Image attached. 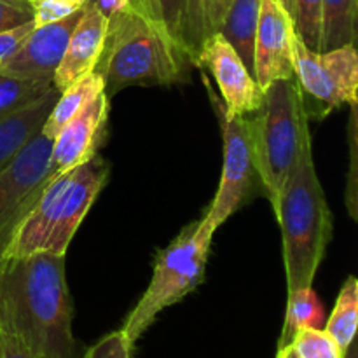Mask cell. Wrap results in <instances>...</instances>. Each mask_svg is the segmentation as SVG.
<instances>
[{
    "label": "cell",
    "instance_id": "cell-1",
    "mask_svg": "<svg viewBox=\"0 0 358 358\" xmlns=\"http://www.w3.org/2000/svg\"><path fill=\"white\" fill-rule=\"evenodd\" d=\"M65 257L37 252L0 261V332L37 358H76Z\"/></svg>",
    "mask_w": 358,
    "mask_h": 358
},
{
    "label": "cell",
    "instance_id": "cell-2",
    "mask_svg": "<svg viewBox=\"0 0 358 358\" xmlns=\"http://www.w3.org/2000/svg\"><path fill=\"white\" fill-rule=\"evenodd\" d=\"M192 65L177 42L133 7L108 17L103 51L94 72L107 96L129 86H166L184 83Z\"/></svg>",
    "mask_w": 358,
    "mask_h": 358
},
{
    "label": "cell",
    "instance_id": "cell-3",
    "mask_svg": "<svg viewBox=\"0 0 358 358\" xmlns=\"http://www.w3.org/2000/svg\"><path fill=\"white\" fill-rule=\"evenodd\" d=\"M108 173L110 166L96 154L73 170L56 175L17 227L3 259L37 252L66 255L84 217L107 184Z\"/></svg>",
    "mask_w": 358,
    "mask_h": 358
},
{
    "label": "cell",
    "instance_id": "cell-4",
    "mask_svg": "<svg viewBox=\"0 0 358 358\" xmlns=\"http://www.w3.org/2000/svg\"><path fill=\"white\" fill-rule=\"evenodd\" d=\"M273 210L282 227L287 289L294 292L313 287L332 240V213L315 170L311 142L301 152Z\"/></svg>",
    "mask_w": 358,
    "mask_h": 358
},
{
    "label": "cell",
    "instance_id": "cell-5",
    "mask_svg": "<svg viewBox=\"0 0 358 358\" xmlns=\"http://www.w3.org/2000/svg\"><path fill=\"white\" fill-rule=\"evenodd\" d=\"M261 187L275 205L311 142L303 90L296 77L280 79L264 90L262 103L247 115Z\"/></svg>",
    "mask_w": 358,
    "mask_h": 358
},
{
    "label": "cell",
    "instance_id": "cell-6",
    "mask_svg": "<svg viewBox=\"0 0 358 358\" xmlns=\"http://www.w3.org/2000/svg\"><path fill=\"white\" fill-rule=\"evenodd\" d=\"M212 238L199 231V220L191 222L164 250L157 254L152 278L142 299L126 318V339L135 345L154 324L157 315L184 299L205 280Z\"/></svg>",
    "mask_w": 358,
    "mask_h": 358
},
{
    "label": "cell",
    "instance_id": "cell-7",
    "mask_svg": "<svg viewBox=\"0 0 358 358\" xmlns=\"http://www.w3.org/2000/svg\"><path fill=\"white\" fill-rule=\"evenodd\" d=\"M203 80L215 107L224 140V164L217 194L210 203L208 212L199 220V231L206 238H213L215 231L250 198L255 185L261 184V180L255 166L247 115L227 114L206 76H203Z\"/></svg>",
    "mask_w": 358,
    "mask_h": 358
},
{
    "label": "cell",
    "instance_id": "cell-8",
    "mask_svg": "<svg viewBox=\"0 0 358 358\" xmlns=\"http://www.w3.org/2000/svg\"><path fill=\"white\" fill-rule=\"evenodd\" d=\"M52 164V140L35 133L10 163L0 171V261L17 227L41 196L42 189L56 177Z\"/></svg>",
    "mask_w": 358,
    "mask_h": 358
},
{
    "label": "cell",
    "instance_id": "cell-9",
    "mask_svg": "<svg viewBox=\"0 0 358 358\" xmlns=\"http://www.w3.org/2000/svg\"><path fill=\"white\" fill-rule=\"evenodd\" d=\"M294 76L301 90L329 108L358 101V49L345 44L313 51L299 35L294 37Z\"/></svg>",
    "mask_w": 358,
    "mask_h": 358
},
{
    "label": "cell",
    "instance_id": "cell-10",
    "mask_svg": "<svg viewBox=\"0 0 358 358\" xmlns=\"http://www.w3.org/2000/svg\"><path fill=\"white\" fill-rule=\"evenodd\" d=\"M198 69H208L212 72L227 114L248 115L261 107L264 91L236 49L220 34L210 35L205 41Z\"/></svg>",
    "mask_w": 358,
    "mask_h": 358
},
{
    "label": "cell",
    "instance_id": "cell-11",
    "mask_svg": "<svg viewBox=\"0 0 358 358\" xmlns=\"http://www.w3.org/2000/svg\"><path fill=\"white\" fill-rule=\"evenodd\" d=\"M296 27L278 0H262L254 44V77L264 91L271 83L294 76Z\"/></svg>",
    "mask_w": 358,
    "mask_h": 358
},
{
    "label": "cell",
    "instance_id": "cell-12",
    "mask_svg": "<svg viewBox=\"0 0 358 358\" xmlns=\"http://www.w3.org/2000/svg\"><path fill=\"white\" fill-rule=\"evenodd\" d=\"M80 13L83 9L70 14L65 20L35 27L0 70L38 83L52 84Z\"/></svg>",
    "mask_w": 358,
    "mask_h": 358
},
{
    "label": "cell",
    "instance_id": "cell-13",
    "mask_svg": "<svg viewBox=\"0 0 358 358\" xmlns=\"http://www.w3.org/2000/svg\"><path fill=\"white\" fill-rule=\"evenodd\" d=\"M108 101L110 98L107 93H100L69 119L52 138V164L56 173L73 170L96 156L107 133Z\"/></svg>",
    "mask_w": 358,
    "mask_h": 358
},
{
    "label": "cell",
    "instance_id": "cell-14",
    "mask_svg": "<svg viewBox=\"0 0 358 358\" xmlns=\"http://www.w3.org/2000/svg\"><path fill=\"white\" fill-rule=\"evenodd\" d=\"M107 27L108 17L98 9L93 0H86L79 21L69 38L62 63L52 79L56 90H66L84 76L94 72V66L103 51Z\"/></svg>",
    "mask_w": 358,
    "mask_h": 358
},
{
    "label": "cell",
    "instance_id": "cell-15",
    "mask_svg": "<svg viewBox=\"0 0 358 358\" xmlns=\"http://www.w3.org/2000/svg\"><path fill=\"white\" fill-rule=\"evenodd\" d=\"M131 7L159 24L198 66L205 44L199 0H133Z\"/></svg>",
    "mask_w": 358,
    "mask_h": 358
},
{
    "label": "cell",
    "instance_id": "cell-16",
    "mask_svg": "<svg viewBox=\"0 0 358 358\" xmlns=\"http://www.w3.org/2000/svg\"><path fill=\"white\" fill-rule=\"evenodd\" d=\"M58 96L59 91L52 87L34 105L0 121V171L10 163V159L35 133L41 131Z\"/></svg>",
    "mask_w": 358,
    "mask_h": 358
},
{
    "label": "cell",
    "instance_id": "cell-17",
    "mask_svg": "<svg viewBox=\"0 0 358 358\" xmlns=\"http://www.w3.org/2000/svg\"><path fill=\"white\" fill-rule=\"evenodd\" d=\"M262 0H233L217 34L222 35L240 55L254 76V44Z\"/></svg>",
    "mask_w": 358,
    "mask_h": 358
},
{
    "label": "cell",
    "instance_id": "cell-18",
    "mask_svg": "<svg viewBox=\"0 0 358 358\" xmlns=\"http://www.w3.org/2000/svg\"><path fill=\"white\" fill-rule=\"evenodd\" d=\"M105 91V83L101 79L100 73L91 72L69 86L66 90L59 91V96L56 100L55 107L49 112L48 119H45L44 126L41 131L44 133L48 138H55L58 135L59 129L63 128L69 119H72L84 105L90 103L93 98Z\"/></svg>",
    "mask_w": 358,
    "mask_h": 358
},
{
    "label": "cell",
    "instance_id": "cell-19",
    "mask_svg": "<svg viewBox=\"0 0 358 358\" xmlns=\"http://www.w3.org/2000/svg\"><path fill=\"white\" fill-rule=\"evenodd\" d=\"M358 0H322L320 51L355 44Z\"/></svg>",
    "mask_w": 358,
    "mask_h": 358
},
{
    "label": "cell",
    "instance_id": "cell-20",
    "mask_svg": "<svg viewBox=\"0 0 358 358\" xmlns=\"http://www.w3.org/2000/svg\"><path fill=\"white\" fill-rule=\"evenodd\" d=\"M322 324H324V306L315 294L313 287H304L289 292L285 324L280 336L278 350L289 346L301 329H320Z\"/></svg>",
    "mask_w": 358,
    "mask_h": 358
},
{
    "label": "cell",
    "instance_id": "cell-21",
    "mask_svg": "<svg viewBox=\"0 0 358 358\" xmlns=\"http://www.w3.org/2000/svg\"><path fill=\"white\" fill-rule=\"evenodd\" d=\"M325 331L334 338L343 353L358 332V276H348L343 283Z\"/></svg>",
    "mask_w": 358,
    "mask_h": 358
},
{
    "label": "cell",
    "instance_id": "cell-22",
    "mask_svg": "<svg viewBox=\"0 0 358 358\" xmlns=\"http://www.w3.org/2000/svg\"><path fill=\"white\" fill-rule=\"evenodd\" d=\"M55 84L38 83L0 70V121L34 105Z\"/></svg>",
    "mask_w": 358,
    "mask_h": 358
},
{
    "label": "cell",
    "instance_id": "cell-23",
    "mask_svg": "<svg viewBox=\"0 0 358 358\" xmlns=\"http://www.w3.org/2000/svg\"><path fill=\"white\" fill-rule=\"evenodd\" d=\"M290 345L299 358H343L345 355L334 338L322 329H301Z\"/></svg>",
    "mask_w": 358,
    "mask_h": 358
},
{
    "label": "cell",
    "instance_id": "cell-24",
    "mask_svg": "<svg viewBox=\"0 0 358 358\" xmlns=\"http://www.w3.org/2000/svg\"><path fill=\"white\" fill-rule=\"evenodd\" d=\"M296 34L313 51H320L322 0H296Z\"/></svg>",
    "mask_w": 358,
    "mask_h": 358
},
{
    "label": "cell",
    "instance_id": "cell-25",
    "mask_svg": "<svg viewBox=\"0 0 358 358\" xmlns=\"http://www.w3.org/2000/svg\"><path fill=\"white\" fill-rule=\"evenodd\" d=\"M348 143H350V171L346 185V206L353 220L358 222V101L350 105Z\"/></svg>",
    "mask_w": 358,
    "mask_h": 358
},
{
    "label": "cell",
    "instance_id": "cell-26",
    "mask_svg": "<svg viewBox=\"0 0 358 358\" xmlns=\"http://www.w3.org/2000/svg\"><path fill=\"white\" fill-rule=\"evenodd\" d=\"M34 7L35 24L55 23V21L65 20L70 14L83 9L86 0H30Z\"/></svg>",
    "mask_w": 358,
    "mask_h": 358
},
{
    "label": "cell",
    "instance_id": "cell-27",
    "mask_svg": "<svg viewBox=\"0 0 358 358\" xmlns=\"http://www.w3.org/2000/svg\"><path fill=\"white\" fill-rule=\"evenodd\" d=\"M131 352L133 345L126 339L124 332L115 331L91 346L83 358H131Z\"/></svg>",
    "mask_w": 358,
    "mask_h": 358
},
{
    "label": "cell",
    "instance_id": "cell-28",
    "mask_svg": "<svg viewBox=\"0 0 358 358\" xmlns=\"http://www.w3.org/2000/svg\"><path fill=\"white\" fill-rule=\"evenodd\" d=\"M35 21L30 0H0V31Z\"/></svg>",
    "mask_w": 358,
    "mask_h": 358
},
{
    "label": "cell",
    "instance_id": "cell-29",
    "mask_svg": "<svg viewBox=\"0 0 358 358\" xmlns=\"http://www.w3.org/2000/svg\"><path fill=\"white\" fill-rule=\"evenodd\" d=\"M231 2H233V0H199L205 41L210 37V35L219 31L220 23H222L224 16H226Z\"/></svg>",
    "mask_w": 358,
    "mask_h": 358
},
{
    "label": "cell",
    "instance_id": "cell-30",
    "mask_svg": "<svg viewBox=\"0 0 358 358\" xmlns=\"http://www.w3.org/2000/svg\"><path fill=\"white\" fill-rule=\"evenodd\" d=\"M37 27L35 21L23 24V27L13 28V30L0 31V69L3 63L16 52V49L23 44L24 38L30 35V31Z\"/></svg>",
    "mask_w": 358,
    "mask_h": 358
},
{
    "label": "cell",
    "instance_id": "cell-31",
    "mask_svg": "<svg viewBox=\"0 0 358 358\" xmlns=\"http://www.w3.org/2000/svg\"><path fill=\"white\" fill-rule=\"evenodd\" d=\"M0 339H2V357L3 358H37L27 346L16 338L9 334H2L0 332Z\"/></svg>",
    "mask_w": 358,
    "mask_h": 358
},
{
    "label": "cell",
    "instance_id": "cell-32",
    "mask_svg": "<svg viewBox=\"0 0 358 358\" xmlns=\"http://www.w3.org/2000/svg\"><path fill=\"white\" fill-rule=\"evenodd\" d=\"M96 3L98 9L105 14L107 17L114 16L115 13H121V10L129 9L133 3V0H93Z\"/></svg>",
    "mask_w": 358,
    "mask_h": 358
},
{
    "label": "cell",
    "instance_id": "cell-33",
    "mask_svg": "<svg viewBox=\"0 0 358 358\" xmlns=\"http://www.w3.org/2000/svg\"><path fill=\"white\" fill-rule=\"evenodd\" d=\"M343 358H358V332L355 338H353L352 345L348 346V350H346L345 355H343Z\"/></svg>",
    "mask_w": 358,
    "mask_h": 358
},
{
    "label": "cell",
    "instance_id": "cell-34",
    "mask_svg": "<svg viewBox=\"0 0 358 358\" xmlns=\"http://www.w3.org/2000/svg\"><path fill=\"white\" fill-rule=\"evenodd\" d=\"M278 2L282 3L283 9L287 10V14H289L294 21V17H296V0H278Z\"/></svg>",
    "mask_w": 358,
    "mask_h": 358
},
{
    "label": "cell",
    "instance_id": "cell-35",
    "mask_svg": "<svg viewBox=\"0 0 358 358\" xmlns=\"http://www.w3.org/2000/svg\"><path fill=\"white\" fill-rule=\"evenodd\" d=\"M276 358H299V357H297V353L294 352L292 345H289V346H285V348H282L276 352Z\"/></svg>",
    "mask_w": 358,
    "mask_h": 358
},
{
    "label": "cell",
    "instance_id": "cell-36",
    "mask_svg": "<svg viewBox=\"0 0 358 358\" xmlns=\"http://www.w3.org/2000/svg\"><path fill=\"white\" fill-rule=\"evenodd\" d=\"M0 358H3L2 357V339H0Z\"/></svg>",
    "mask_w": 358,
    "mask_h": 358
}]
</instances>
